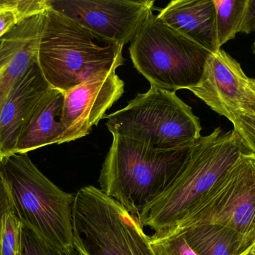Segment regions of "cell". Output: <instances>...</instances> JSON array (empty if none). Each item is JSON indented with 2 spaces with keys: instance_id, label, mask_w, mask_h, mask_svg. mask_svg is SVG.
<instances>
[{
  "instance_id": "cell-1",
  "label": "cell",
  "mask_w": 255,
  "mask_h": 255,
  "mask_svg": "<svg viewBox=\"0 0 255 255\" xmlns=\"http://www.w3.org/2000/svg\"><path fill=\"white\" fill-rule=\"evenodd\" d=\"M245 151L234 129L224 132L217 127L208 136H201L192 145L185 163L170 185L138 217L142 227L154 232L151 241L172 237Z\"/></svg>"
},
{
  "instance_id": "cell-2",
  "label": "cell",
  "mask_w": 255,
  "mask_h": 255,
  "mask_svg": "<svg viewBox=\"0 0 255 255\" xmlns=\"http://www.w3.org/2000/svg\"><path fill=\"white\" fill-rule=\"evenodd\" d=\"M124 46L49 7L37 63L49 85L65 92L124 64Z\"/></svg>"
},
{
  "instance_id": "cell-3",
  "label": "cell",
  "mask_w": 255,
  "mask_h": 255,
  "mask_svg": "<svg viewBox=\"0 0 255 255\" xmlns=\"http://www.w3.org/2000/svg\"><path fill=\"white\" fill-rule=\"evenodd\" d=\"M192 145L175 150L154 149L114 135L100 171V190L138 218L174 181Z\"/></svg>"
},
{
  "instance_id": "cell-4",
  "label": "cell",
  "mask_w": 255,
  "mask_h": 255,
  "mask_svg": "<svg viewBox=\"0 0 255 255\" xmlns=\"http://www.w3.org/2000/svg\"><path fill=\"white\" fill-rule=\"evenodd\" d=\"M14 214L52 250L75 249L73 211L75 196L66 193L45 176L28 154H14L0 160Z\"/></svg>"
},
{
  "instance_id": "cell-5",
  "label": "cell",
  "mask_w": 255,
  "mask_h": 255,
  "mask_svg": "<svg viewBox=\"0 0 255 255\" xmlns=\"http://www.w3.org/2000/svg\"><path fill=\"white\" fill-rule=\"evenodd\" d=\"M104 118L112 136L133 139L154 149L186 148L202 136L200 120L192 108L175 92L153 85Z\"/></svg>"
},
{
  "instance_id": "cell-6",
  "label": "cell",
  "mask_w": 255,
  "mask_h": 255,
  "mask_svg": "<svg viewBox=\"0 0 255 255\" xmlns=\"http://www.w3.org/2000/svg\"><path fill=\"white\" fill-rule=\"evenodd\" d=\"M73 226L82 255H157L137 218L94 186L76 193Z\"/></svg>"
},
{
  "instance_id": "cell-7",
  "label": "cell",
  "mask_w": 255,
  "mask_h": 255,
  "mask_svg": "<svg viewBox=\"0 0 255 255\" xmlns=\"http://www.w3.org/2000/svg\"><path fill=\"white\" fill-rule=\"evenodd\" d=\"M129 53L135 68L151 85L175 92L199 83L211 52L151 12L130 42Z\"/></svg>"
},
{
  "instance_id": "cell-8",
  "label": "cell",
  "mask_w": 255,
  "mask_h": 255,
  "mask_svg": "<svg viewBox=\"0 0 255 255\" xmlns=\"http://www.w3.org/2000/svg\"><path fill=\"white\" fill-rule=\"evenodd\" d=\"M205 224L219 225L235 232L241 241L242 253L255 244L254 154L247 151L243 153L172 237L192 226Z\"/></svg>"
},
{
  "instance_id": "cell-9",
  "label": "cell",
  "mask_w": 255,
  "mask_h": 255,
  "mask_svg": "<svg viewBox=\"0 0 255 255\" xmlns=\"http://www.w3.org/2000/svg\"><path fill=\"white\" fill-rule=\"evenodd\" d=\"M54 10L124 46L153 12V0H49Z\"/></svg>"
},
{
  "instance_id": "cell-10",
  "label": "cell",
  "mask_w": 255,
  "mask_h": 255,
  "mask_svg": "<svg viewBox=\"0 0 255 255\" xmlns=\"http://www.w3.org/2000/svg\"><path fill=\"white\" fill-rule=\"evenodd\" d=\"M116 71L97 75L64 92L61 121L65 134L61 144L88 136L122 97L125 84Z\"/></svg>"
},
{
  "instance_id": "cell-11",
  "label": "cell",
  "mask_w": 255,
  "mask_h": 255,
  "mask_svg": "<svg viewBox=\"0 0 255 255\" xmlns=\"http://www.w3.org/2000/svg\"><path fill=\"white\" fill-rule=\"evenodd\" d=\"M249 83L241 64L221 49L210 53L200 81L188 90L229 120L244 104Z\"/></svg>"
},
{
  "instance_id": "cell-12",
  "label": "cell",
  "mask_w": 255,
  "mask_h": 255,
  "mask_svg": "<svg viewBox=\"0 0 255 255\" xmlns=\"http://www.w3.org/2000/svg\"><path fill=\"white\" fill-rule=\"evenodd\" d=\"M46 14L28 18L0 39V110L15 84L37 62Z\"/></svg>"
},
{
  "instance_id": "cell-13",
  "label": "cell",
  "mask_w": 255,
  "mask_h": 255,
  "mask_svg": "<svg viewBox=\"0 0 255 255\" xmlns=\"http://www.w3.org/2000/svg\"><path fill=\"white\" fill-rule=\"evenodd\" d=\"M50 88L37 62L15 84L0 110V160L14 154L24 124Z\"/></svg>"
},
{
  "instance_id": "cell-14",
  "label": "cell",
  "mask_w": 255,
  "mask_h": 255,
  "mask_svg": "<svg viewBox=\"0 0 255 255\" xmlns=\"http://www.w3.org/2000/svg\"><path fill=\"white\" fill-rule=\"evenodd\" d=\"M157 17L196 44L217 52L214 0H172Z\"/></svg>"
},
{
  "instance_id": "cell-15",
  "label": "cell",
  "mask_w": 255,
  "mask_h": 255,
  "mask_svg": "<svg viewBox=\"0 0 255 255\" xmlns=\"http://www.w3.org/2000/svg\"><path fill=\"white\" fill-rule=\"evenodd\" d=\"M64 98L63 91L52 88L40 99L22 127L14 154H28L47 145H61L65 134L61 121Z\"/></svg>"
},
{
  "instance_id": "cell-16",
  "label": "cell",
  "mask_w": 255,
  "mask_h": 255,
  "mask_svg": "<svg viewBox=\"0 0 255 255\" xmlns=\"http://www.w3.org/2000/svg\"><path fill=\"white\" fill-rule=\"evenodd\" d=\"M183 234L190 248L197 255H240L241 241L236 234L219 225L192 226Z\"/></svg>"
},
{
  "instance_id": "cell-17",
  "label": "cell",
  "mask_w": 255,
  "mask_h": 255,
  "mask_svg": "<svg viewBox=\"0 0 255 255\" xmlns=\"http://www.w3.org/2000/svg\"><path fill=\"white\" fill-rule=\"evenodd\" d=\"M247 0H214L216 9V51L240 32Z\"/></svg>"
},
{
  "instance_id": "cell-18",
  "label": "cell",
  "mask_w": 255,
  "mask_h": 255,
  "mask_svg": "<svg viewBox=\"0 0 255 255\" xmlns=\"http://www.w3.org/2000/svg\"><path fill=\"white\" fill-rule=\"evenodd\" d=\"M49 0H0V39L28 18L45 13Z\"/></svg>"
},
{
  "instance_id": "cell-19",
  "label": "cell",
  "mask_w": 255,
  "mask_h": 255,
  "mask_svg": "<svg viewBox=\"0 0 255 255\" xmlns=\"http://www.w3.org/2000/svg\"><path fill=\"white\" fill-rule=\"evenodd\" d=\"M22 228L14 212L3 217L0 224V255H22Z\"/></svg>"
},
{
  "instance_id": "cell-20",
  "label": "cell",
  "mask_w": 255,
  "mask_h": 255,
  "mask_svg": "<svg viewBox=\"0 0 255 255\" xmlns=\"http://www.w3.org/2000/svg\"><path fill=\"white\" fill-rule=\"evenodd\" d=\"M229 120L241 138L247 151L255 156V114L240 109L233 112Z\"/></svg>"
},
{
  "instance_id": "cell-21",
  "label": "cell",
  "mask_w": 255,
  "mask_h": 255,
  "mask_svg": "<svg viewBox=\"0 0 255 255\" xmlns=\"http://www.w3.org/2000/svg\"><path fill=\"white\" fill-rule=\"evenodd\" d=\"M22 255H82L76 247L71 251L59 253L39 239L31 230L22 226Z\"/></svg>"
},
{
  "instance_id": "cell-22",
  "label": "cell",
  "mask_w": 255,
  "mask_h": 255,
  "mask_svg": "<svg viewBox=\"0 0 255 255\" xmlns=\"http://www.w3.org/2000/svg\"><path fill=\"white\" fill-rule=\"evenodd\" d=\"M151 247L157 255H197L190 248L183 234L160 241H151Z\"/></svg>"
},
{
  "instance_id": "cell-23",
  "label": "cell",
  "mask_w": 255,
  "mask_h": 255,
  "mask_svg": "<svg viewBox=\"0 0 255 255\" xmlns=\"http://www.w3.org/2000/svg\"><path fill=\"white\" fill-rule=\"evenodd\" d=\"M14 212L8 187L3 176L0 163V224L3 217L8 213Z\"/></svg>"
},
{
  "instance_id": "cell-24",
  "label": "cell",
  "mask_w": 255,
  "mask_h": 255,
  "mask_svg": "<svg viewBox=\"0 0 255 255\" xmlns=\"http://www.w3.org/2000/svg\"><path fill=\"white\" fill-rule=\"evenodd\" d=\"M240 32H255V0H247Z\"/></svg>"
},
{
  "instance_id": "cell-25",
  "label": "cell",
  "mask_w": 255,
  "mask_h": 255,
  "mask_svg": "<svg viewBox=\"0 0 255 255\" xmlns=\"http://www.w3.org/2000/svg\"><path fill=\"white\" fill-rule=\"evenodd\" d=\"M241 109H246L255 114V93L250 89V87L246 95L244 104L241 106Z\"/></svg>"
},
{
  "instance_id": "cell-26",
  "label": "cell",
  "mask_w": 255,
  "mask_h": 255,
  "mask_svg": "<svg viewBox=\"0 0 255 255\" xmlns=\"http://www.w3.org/2000/svg\"><path fill=\"white\" fill-rule=\"evenodd\" d=\"M240 255H255V243Z\"/></svg>"
},
{
  "instance_id": "cell-27",
  "label": "cell",
  "mask_w": 255,
  "mask_h": 255,
  "mask_svg": "<svg viewBox=\"0 0 255 255\" xmlns=\"http://www.w3.org/2000/svg\"><path fill=\"white\" fill-rule=\"evenodd\" d=\"M249 87L250 89L255 93V79L253 78H250V83H249Z\"/></svg>"
},
{
  "instance_id": "cell-28",
  "label": "cell",
  "mask_w": 255,
  "mask_h": 255,
  "mask_svg": "<svg viewBox=\"0 0 255 255\" xmlns=\"http://www.w3.org/2000/svg\"><path fill=\"white\" fill-rule=\"evenodd\" d=\"M253 51H254V52L255 53V40L254 42V44H253Z\"/></svg>"
}]
</instances>
